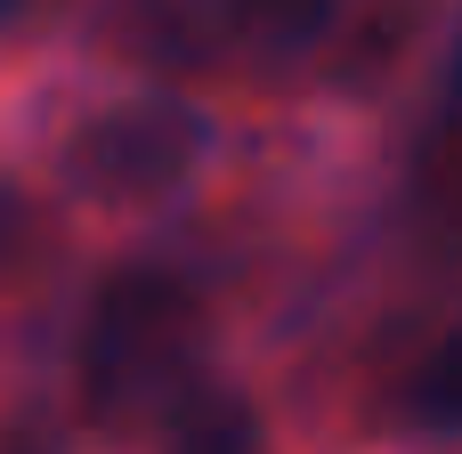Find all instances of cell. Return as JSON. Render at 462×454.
Returning <instances> with one entry per match:
<instances>
[{
  "label": "cell",
  "instance_id": "cell-1",
  "mask_svg": "<svg viewBox=\"0 0 462 454\" xmlns=\"http://www.w3.org/2000/svg\"><path fill=\"white\" fill-rule=\"evenodd\" d=\"M203 382V317L171 276H114L81 341V406L106 431H162V414Z\"/></svg>",
  "mask_w": 462,
  "mask_h": 454
},
{
  "label": "cell",
  "instance_id": "cell-2",
  "mask_svg": "<svg viewBox=\"0 0 462 454\" xmlns=\"http://www.w3.org/2000/svg\"><path fill=\"white\" fill-rule=\"evenodd\" d=\"M203 162V114L179 97H130L73 130L65 187L89 203H154Z\"/></svg>",
  "mask_w": 462,
  "mask_h": 454
},
{
  "label": "cell",
  "instance_id": "cell-3",
  "mask_svg": "<svg viewBox=\"0 0 462 454\" xmlns=\"http://www.w3.org/2000/svg\"><path fill=\"white\" fill-rule=\"evenodd\" d=\"M162 454H260V414L219 390V382H195L171 414H162Z\"/></svg>",
  "mask_w": 462,
  "mask_h": 454
},
{
  "label": "cell",
  "instance_id": "cell-4",
  "mask_svg": "<svg viewBox=\"0 0 462 454\" xmlns=\"http://www.w3.org/2000/svg\"><path fill=\"white\" fill-rule=\"evenodd\" d=\"M414 195L462 244V41H455V73H447V106H439V122L422 130V154H414Z\"/></svg>",
  "mask_w": 462,
  "mask_h": 454
},
{
  "label": "cell",
  "instance_id": "cell-5",
  "mask_svg": "<svg viewBox=\"0 0 462 454\" xmlns=\"http://www.w3.org/2000/svg\"><path fill=\"white\" fill-rule=\"evenodd\" d=\"M406 414H414L422 431H462V325L414 366V382H406Z\"/></svg>",
  "mask_w": 462,
  "mask_h": 454
},
{
  "label": "cell",
  "instance_id": "cell-6",
  "mask_svg": "<svg viewBox=\"0 0 462 454\" xmlns=\"http://www.w3.org/2000/svg\"><path fill=\"white\" fill-rule=\"evenodd\" d=\"M244 16H252L260 32H276V41H300V32H317L325 0H244Z\"/></svg>",
  "mask_w": 462,
  "mask_h": 454
},
{
  "label": "cell",
  "instance_id": "cell-7",
  "mask_svg": "<svg viewBox=\"0 0 462 454\" xmlns=\"http://www.w3.org/2000/svg\"><path fill=\"white\" fill-rule=\"evenodd\" d=\"M16 8H24V0H0V24H8V16H16Z\"/></svg>",
  "mask_w": 462,
  "mask_h": 454
},
{
  "label": "cell",
  "instance_id": "cell-8",
  "mask_svg": "<svg viewBox=\"0 0 462 454\" xmlns=\"http://www.w3.org/2000/svg\"><path fill=\"white\" fill-rule=\"evenodd\" d=\"M16 454H41V447H16Z\"/></svg>",
  "mask_w": 462,
  "mask_h": 454
}]
</instances>
